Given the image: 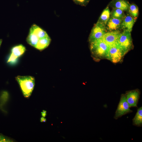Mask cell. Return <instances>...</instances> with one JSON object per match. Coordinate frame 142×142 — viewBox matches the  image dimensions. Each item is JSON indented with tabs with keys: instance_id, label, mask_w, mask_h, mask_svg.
Instances as JSON below:
<instances>
[{
	"instance_id": "obj_7",
	"label": "cell",
	"mask_w": 142,
	"mask_h": 142,
	"mask_svg": "<svg viewBox=\"0 0 142 142\" xmlns=\"http://www.w3.org/2000/svg\"><path fill=\"white\" fill-rule=\"evenodd\" d=\"M140 92L138 89L128 91L125 94L126 100L130 108L137 107L140 98Z\"/></svg>"
},
{
	"instance_id": "obj_24",
	"label": "cell",
	"mask_w": 142,
	"mask_h": 142,
	"mask_svg": "<svg viewBox=\"0 0 142 142\" xmlns=\"http://www.w3.org/2000/svg\"><path fill=\"white\" fill-rule=\"evenodd\" d=\"M40 121L41 122H45L46 119L44 117L42 116L40 118Z\"/></svg>"
},
{
	"instance_id": "obj_1",
	"label": "cell",
	"mask_w": 142,
	"mask_h": 142,
	"mask_svg": "<svg viewBox=\"0 0 142 142\" xmlns=\"http://www.w3.org/2000/svg\"><path fill=\"white\" fill-rule=\"evenodd\" d=\"M90 43L91 51L95 58L98 60L106 59L109 46L100 39Z\"/></svg>"
},
{
	"instance_id": "obj_15",
	"label": "cell",
	"mask_w": 142,
	"mask_h": 142,
	"mask_svg": "<svg viewBox=\"0 0 142 142\" xmlns=\"http://www.w3.org/2000/svg\"><path fill=\"white\" fill-rule=\"evenodd\" d=\"M110 12L108 6L103 10L98 22L105 26L109 19Z\"/></svg>"
},
{
	"instance_id": "obj_25",
	"label": "cell",
	"mask_w": 142,
	"mask_h": 142,
	"mask_svg": "<svg viewBox=\"0 0 142 142\" xmlns=\"http://www.w3.org/2000/svg\"><path fill=\"white\" fill-rule=\"evenodd\" d=\"M2 39H0V47L2 44Z\"/></svg>"
},
{
	"instance_id": "obj_22",
	"label": "cell",
	"mask_w": 142,
	"mask_h": 142,
	"mask_svg": "<svg viewBox=\"0 0 142 142\" xmlns=\"http://www.w3.org/2000/svg\"><path fill=\"white\" fill-rule=\"evenodd\" d=\"M9 139H8L3 135H1L0 142H11Z\"/></svg>"
},
{
	"instance_id": "obj_23",
	"label": "cell",
	"mask_w": 142,
	"mask_h": 142,
	"mask_svg": "<svg viewBox=\"0 0 142 142\" xmlns=\"http://www.w3.org/2000/svg\"><path fill=\"white\" fill-rule=\"evenodd\" d=\"M46 112V111L43 110L42 112H41L42 115L43 117H45L47 115Z\"/></svg>"
},
{
	"instance_id": "obj_2",
	"label": "cell",
	"mask_w": 142,
	"mask_h": 142,
	"mask_svg": "<svg viewBox=\"0 0 142 142\" xmlns=\"http://www.w3.org/2000/svg\"><path fill=\"white\" fill-rule=\"evenodd\" d=\"M15 78L20 86L24 96L26 98L29 97L35 85L34 77L30 76H18Z\"/></svg>"
},
{
	"instance_id": "obj_16",
	"label": "cell",
	"mask_w": 142,
	"mask_h": 142,
	"mask_svg": "<svg viewBox=\"0 0 142 142\" xmlns=\"http://www.w3.org/2000/svg\"><path fill=\"white\" fill-rule=\"evenodd\" d=\"M133 124L137 126H141L142 125V108H139L136 114L133 119Z\"/></svg>"
},
{
	"instance_id": "obj_3",
	"label": "cell",
	"mask_w": 142,
	"mask_h": 142,
	"mask_svg": "<svg viewBox=\"0 0 142 142\" xmlns=\"http://www.w3.org/2000/svg\"><path fill=\"white\" fill-rule=\"evenodd\" d=\"M130 32L124 29L119 36L116 43L126 54L133 48Z\"/></svg>"
},
{
	"instance_id": "obj_20",
	"label": "cell",
	"mask_w": 142,
	"mask_h": 142,
	"mask_svg": "<svg viewBox=\"0 0 142 142\" xmlns=\"http://www.w3.org/2000/svg\"><path fill=\"white\" fill-rule=\"evenodd\" d=\"M112 17L122 19L123 18L124 14L123 11L118 8H115L112 14Z\"/></svg>"
},
{
	"instance_id": "obj_6",
	"label": "cell",
	"mask_w": 142,
	"mask_h": 142,
	"mask_svg": "<svg viewBox=\"0 0 142 142\" xmlns=\"http://www.w3.org/2000/svg\"><path fill=\"white\" fill-rule=\"evenodd\" d=\"M105 33V26L98 22L92 30L89 37V42L100 39Z\"/></svg>"
},
{
	"instance_id": "obj_19",
	"label": "cell",
	"mask_w": 142,
	"mask_h": 142,
	"mask_svg": "<svg viewBox=\"0 0 142 142\" xmlns=\"http://www.w3.org/2000/svg\"><path fill=\"white\" fill-rule=\"evenodd\" d=\"M128 9L130 13L134 17H137L138 14V9L137 6L134 4L129 5Z\"/></svg>"
},
{
	"instance_id": "obj_21",
	"label": "cell",
	"mask_w": 142,
	"mask_h": 142,
	"mask_svg": "<svg viewBox=\"0 0 142 142\" xmlns=\"http://www.w3.org/2000/svg\"><path fill=\"white\" fill-rule=\"evenodd\" d=\"M76 4L81 6L86 5L89 2L90 0H73Z\"/></svg>"
},
{
	"instance_id": "obj_9",
	"label": "cell",
	"mask_w": 142,
	"mask_h": 142,
	"mask_svg": "<svg viewBox=\"0 0 142 142\" xmlns=\"http://www.w3.org/2000/svg\"><path fill=\"white\" fill-rule=\"evenodd\" d=\"M120 33L116 31L105 32L100 39L110 47L116 43Z\"/></svg>"
},
{
	"instance_id": "obj_14",
	"label": "cell",
	"mask_w": 142,
	"mask_h": 142,
	"mask_svg": "<svg viewBox=\"0 0 142 142\" xmlns=\"http://www.w3.org/2000/svg\"><path fill=\"white\" fill-rule=\"evenodd\" d=\"M51 39L49 36L39 39L35 48L42 50L47 48L49 45Z\"/></svg>"
},
{
	"instance_id": "obj_12",
	"label": "cell",
	"mask_w": 142,
	"mask_h": 142,
	"mask_svg": "<svg viewBox=\"0 0 142 142\" xmlns=\"http://www.w3.org/2000/svg\"><path fill=\"white\" fill-rule=\"evenodd\" d=\"M110 4L115 8L119 9L123 11L128 9L130 5L128 2L125 0H113Z\"/></svg>"
},
{
	"instance_id": "obj_5",
	"label": "cell",
	"mask_w": 142,
	"mask_h": 142,
	"mask_svg": "<svg viewBox=\"0 0 142 142\" xmlns=\"http://www.w3.org/2000/svg\"><path fill=\"white\" fill-rule=\"evenodd\" d=\"M125 94L121 95L119 102L116 111L114 118L117 119L123 115L132 112L130 109Z\"/></svg>"
},
{
	"instance_id": "obj_4",
	"label": "cell",
	"mask_w": 142,
	"mask_h": 142,
	"mask_svg": "<svg viewBox=\"0 0 142 142\" xmlns=\"http://www.w3.org/2000/svg\"><path fill=\"white\" fill-rule=\"evenodd\" d=\"M126 54L116 43L109 47L106 59L114 63H117L122 60Z\"/></svg>"
},
{
	"instance_id": "obj_26",
	"label": "cell",
	"mask_w": 142,
	"mask_h": 142,
	"mask_svg": "<svg viewBox=\"0 0 142 142\" xmlns=\"http://www.w3.org/2000/svg\"><path fill=\"white\" fill-rule=\"evenodd\" d=\"M1 135L0 134V138H1Z\"/></svg>"
},
{
	"instance_id": "obj_17",
	"label": "cell",
	"mask_w": 142,
	"mask_h": 142,
	"mask_svg": "<svg viewBox=\"0 0 142 142\" xmlns=\"http://www.w3.org/2000/svg\"><path fill=\"white\" fill-rule=\"evenodd\" d=\"M39 39L35 34L29 32L26 41L30 45L35 47Z\"/></svg>"
},
{
	"instance_id": "obj_8",
	"label": "cell",
	"mask_w": 142,
	"mask_h": 142,
	"mask_svg": "<svg viewBox=\"0 0 142 142\" xmlns=\"http://www.w3.org/2000/svg\"><path fill=\"white\" fill-rule=\"evenodd\" d=\"M26 50V47L22 44L13 47L11 50V53L7 62L11 63L15 62L18 57L24 53Z\"/></svg>"
},
{
	"instance_id": "obj_18",
	"label": "cell",
	"mask_w": 142,
	"mask_h": 142,
	"mask_svg": "<svg viewBox=\"0 0 142 142\" xmlns=\"http://www.w3.org/2000/svg\"><path fill=\"white\" fill-rule=\"evenodd\" d=\"M9 95L8 92L6 91L2 92L0 96V109L4 111V107L8 101Z\"/></svg>"
},
{
	"instance_id": "obj_10",
	"label": "cell",
	"mask_w": 142,
	"mask_h": 142,
	"mask_svg": "<svg viewBox=\"0 0 142 142\" xmlns=\"http://www.w3.org/2000/svg\"><path fill=\"white\" fill-rule=\"evenodd\" d=\"M135 21V19L131 16L127 15L122 20L121 26L123 28L131 32Z\"/></svg>"
},
{
	"instance_id": "obj_13",
	"label": "cell",
	"mask_w": 142,
	"mask_h": 142,
	"mask_svg": "<svg viewBox=\"0 0 142 142\" xmlns=\"http://www.w3.org/2000/svg\"><path fill=\"white\" fill-rule=\"evenodd\" d=\"M29 32L35 34L39 39L49 36L45 31L35 24L32 26Z\"/></svg>"
},
{
	"instance_id": "obj_11",
	"label": "cell",
	"mask_w": 142,
	"mask_h": 142,
	"mask_svg": "<svg viewBox=\"0 0 142 142\" xmlns=\"http://www.w3.org/2000/svg\"><path fill=\"white\" fill-rule=\"evenodd\" d=\"M122 19L112 17L109 20L107 24L108 29L110 31L115 30L121 26Z\"/></svg>"
}]
</instances>
